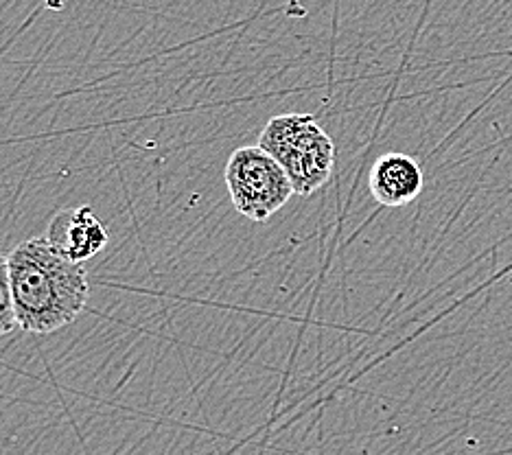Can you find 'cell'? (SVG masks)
Returning a JSON list of instances; mask_svg holds the SVG:
<instances>
[{
    "mask_svg": "<svg viewBox=\"0 0 512 455\" xmlns=\"http://www.w3.org/2000/svg\"><path fill=\"white\" fill-rule=\"evenodd\" d=\"M7 259L18 329L57 333L86 309L90 283L84 263L68 259L46 237L18 243Z\"/></svg>",
    "mask_w": 512,
    "mask_h": 455,
    "instance_id": "6da1fadb",
    "label": "cell"
},
{
    "mask_svg": "<svg viewBox=\"0 0 512 455\" xmlns=\"http://www.w3.org/2000/svg\"><path fill=\"white\" fill-rule=\"evenodd\" d=\"M259 147L274 156L292 180L294 193L307 197L331 180L335 143L311 114H281L267 121Z\"/></svg>",
    "mask_w": 512,
    "mask_h": 455,
    "instance_id": "7a4b0ae2",
    "label": "cell"
},
{
    "mask_svg": "<svg viewBox=\"0 0 512 455\" xmlns=\"http://www.w3.org/2000/svg\"><path fill=\"white\" fill-rule=\"evenodd\" d=\"M230 200L243 217L256 224L276 215L294 195L285 169L263 147H239L224 169Z\"/></svg>",
    "mask_w": 512,
    "mask_h": 455,
    "instance_id": "3957f363",
    "label": "cell"
},
{
    "mask_svg": "<svg viewBox=\"0 0 512 455\" xmlns=\"http://www.w3.org/2000/svg\"><path fill=\"white\" fill-rule=\"evenodd\" d=\"M46 239L75 263L90 261L110 243L108 228L101 224L90 206L60 210L51 219Z\"/></svg>",
    "mask_w": 512,
    "mask_h": 455,
    "instance_id": "277c9868",
    "label": "cell"
},
{
    "mask_svg": "<svg viewBox=\"0 0 512 455\" xmlns=\"http://www.w3.org/2000/svg\"><path fill=\"white\" fill-rule=\"evenodd\" d=\"M423 171L418 162L407 154H383L377 158L368 175L370 195L386 208H401L412 204L423 191Z\"/></svg>",
    "mask_w": 512,
    "mask_h": 455,
    "instance_id": "5b68a950",
    "label": "cell"
},
{
    "mask_svg": "<svg viewBox=\"0 0 512 455\" xmlns=\"http://www.w3.org/2000/svg\"><path fill=\"white\" fill-rule=\"evenodd\" d=\"M18 326L16 307H14V291H11L9 276V259L0 254V337L9 335Z\"/></svg>",
    "mask_w": 512,
    "mask_h": 455,
    "instance_id": "8992f818",
    "label": "cell"
}]
</instances>
